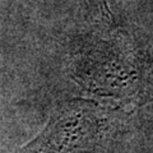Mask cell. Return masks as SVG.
<instances>
[{
	"instance_id": "cell-1",
	"label": "cell",
	"mask_w": 153,
	"mask_h": 153,
	"mask_svg": "<svg viewBox=\"0 0 153 153\" xmlns=\"http://www.w3.org/2000/svg\"><path fill=\"white\" fill-rule=\"evenodd\" d=\"M92 117L85 108H65L19 153H82L92 147L97 133Z\"/></svg>"
}]
</instances>
